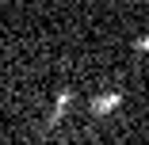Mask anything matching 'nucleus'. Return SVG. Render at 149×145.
I'll return each mask as SVG.
<instances>
[{"label": "nucleus", "mask_w": 149, "mask_h": 145, "mask_svg": "<svg viewBox=\"0 0 149 145\" xmlns=\"http://www.w3.org/2000/svg\"><path fill=\"white\" fill-rule=\"evenodd\" d=\"M118 103H123V96H118V92H107V96H96L92 99V114H96V119H100V114H111Z\"/></svg>", "instance_id": "nucleus-1"}, {"label": "nucleus", "mask_w": 149, "mask_h": 145, "mask_svg": "<svg viewBox=\"0 0 149 145\" xmlns=\"http://www.w3.org/2000/svg\"><path fill=\"white\" fill-rule=\"evenodd\" d=\"M69 103H73V92H57V99H54V114H50V126L69 111Z\"/></svg>", "instance_id": "nucleus-2"}, {"label": "nucleus", "mask_w": 149, "mask_h": 145, "mask_svg": "<svg viewBox=\"0 0 149 145\" xmlns=\"http://www.w3.org/2000/svg\"><path fill=\"white\" fill-rule=\"evenodd\" d=\"M134 50H149V35H141V38L134 42Z\"/></svg>", "instance_id": "nucleus-3"}]
</instances>
